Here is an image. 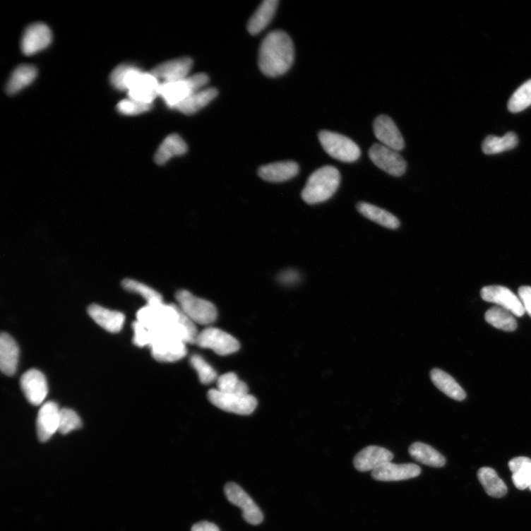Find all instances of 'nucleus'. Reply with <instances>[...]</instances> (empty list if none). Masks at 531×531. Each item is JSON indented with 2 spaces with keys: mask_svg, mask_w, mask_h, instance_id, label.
Returning a JSON list of instances; mask_svg holds the SVG:
<instances>
[{
  "mask_svg": "<svg viewBox=\"0 0 531 531\" xmlns=\"http://www.w3.org/2000/svg\"><path fill=\"white\" fill-rule=\"evenodd\" d=\"M177 306L195 324L208 326L217 318V309L210 302L199 298L187 290L176 294Z\"/></svg>",
  "mask_w": 531,
  "mask_h": 531,
  "instance_id": "4",
  "label": "nucleus"
},
{
  "mask_svg": "<svg viewBox=\"0 0 531 531\" xmlns=\"http://www.w3.org/2000/svg\"><path fill=\"white\" fill-rule=\"evenodd\" d=\"M477 477L479 483L489 496L501 498L507 494L508 489L506 484L493 469L481 468L477 472Z\"/></svg>",
  "mask_w": 531,
  "mask_h": 531,
  "instance_id": "31",
  "label": "nucleus"
},
{
  "mask_svg": "<svg viewBox=\"0 0 531 531\" xmlns=\"http://www.w3.org/2000/svg\"><path fill=\"white\" fill-rule=\"evenodd\" d=\"M299 172L298 165L292 161L270 163L258 170L261 179L270 182H282L294 177Z\"/></svg>",
  "mask_w": 531,
  "mask_h": 531,
  "instance_id": "22",
  "label": "nucleus"
},
{
  "mask_svg": "<svg viewBox=\"0 0 531 531\" xmlns=\"http://www.w3.org/2000/svg\"><path fill=\"white\" fill-rule=\"evenodd\" d=\"M519 140L513 132H508L503 137L488 136L483 143L482 149L486 155L499 154L511 150L518 144Z\"/></svg>",
  "mask_w": 531,
  "mask_h": 531,
  "instance_id": "33",
  "label": "nucleus"
},
{
  "mask_svg": "<svg viewBox=\"0 0 531 531\" xmlns=\"http://www.w3.org/2000/svg\"><path fill=\"white\" fill-rule=\"evenodd\" d=\"M531 105V79L524 83L509 100L508 105L510 112H520Z\"/></svg>",
  "mask_w": 531,
  "mask_h": 531,
  "instance_id": "36",
  "label": "nucleus"
},
{
  "mask_svg": "<svg viewBox=\"0 0 531 531\" xmlns=\"http://www.w3.org/2000/svg\"><path fill=\"white\" fill-rule=\"evenodd\" d=\"M218 93L217 89L212 88L198 90L180 103L175 109L187 115L195 114L208 105L217 97Z\"/></svg>",
  "mask_w": 531,
  "mask_h": 531,
  "instance_id": "25",
  "label": "nucleus"
},
{
  "mask_svg": "<svg viewBox=\"0 0 531 531\" xmlns=\"http://www.w3.org/2000/svg\"><path fill=\"white\" fill-rule=\"evenodd\" d=\"M193 61L189 57H181L158 64L151 73L162 83L185 79L189 76Z\"/></svg>",
  "mask_w": 531,
  "mask_h": 531,
  "instance_id": "16",
  "label": "nucleus"
},
{
  "mask_svg": "<svg viewBox=\"0 0 531 531\" xmlns=\"http://www.w3.org/2000/svg\"><path fill=\"white\" fill-rule=\"evenodd\" d=\"M393 454L386 448L369 446L364 448L354 458L357 470L362 472H373L381 465L391 462Z\"/></svg>",
  "mask_w": 531,
  "mask_h": 531,
  "instance_id": "15",
  "label": "nucleus"
},
{
  "mask_svg": "<svg viewBox=\"0 0 531 531\" xmlns=\"http://www.w3.org/2000/svg\"><path fill=\"white\" fill-rule=\"evenodd\" d=\"M410 456L417 462L435 468H441L446 464V459L434 447L422 442H414L409 447Z\"/></svg>",
  "mask_w": 531,
  "mask_h": 531,
  "instance_id": "27",
  "label": "nucleus"
},
{
  "mask_svg": "<svg viewBox=\"0 0 531 531\" xmlns=\"http://www.w3.org/2000/svg\"><path fill=\"white\" fill-rule=\"evenodd\" d=\"M209 78L205 73L189 76L185 79L162 83L159 96L169 107L175 109L193 93L205 88Z\"/></svg>",
  "mask_w": 531,
  "mask_h": 531,
  "instance_id": "3",
  "label": "nucleus"
},
{
  "mask_svg": "<svg viewBox=\"0 0 531 531\" xmlns=\"http://www.w3.org/2000/svg\"><path fill=\"white\" fill-rule=\"evenodd\" d=\"M217 390L230 394H249L248 386L234 373H227L217 378Z\"/></svg>",
  "mask_w": 531,
  "mask_h": 531,
  "instance_id": "35",
  "label": "nucleus"
},
{
  "mask_svg": "<svg viewBox=\"0 0 531 531\" xmlns=\"http://www.w3.org/2000/svg\"><path fill=\"white\" fill-rule=\"evenodd\" d=\"M191 531H220V528L213 523L209 522H201L195 524Z\"/></svg>",
  "mask_w": 531,
  "mask_h": 531,
  "instance_id": "44",
  "label": "nucleus"
},
{
  "mask_svg": "<svg viewBox=\"0 0 531 531\" xmlns=\"http://www.w3.org/2000/svg\"><path fill=\"white\" fill-rule=\"evenodd\" d=\"M160 85V82L151 72L141 71L127 91L129 98L153 105L155 98L159 96Z\"/></svg>",
  "mask_w": 531,
  "mask_h": 531,
  "instance_id": "12",
  "label": "nucleus"
},
{
  "mask_svg": "<svg viewBox=\"0 0 531 531\" xmlns=\"http://www.w3.org/2000/svg\"><path fill=\"white\" fill-rule=\"evenodd\" d=\"M188 151V145L185 141L177 134H172L166 138L159 146L155 161L162 165L167 162L174 157L185 155Z\"/></svg>",
  "mask_w": 531,
  "mask_h": 531,
  "instance_id": "23",
  "label": "nucleus"
},
{
  "mask_svg": "<svg viewBox=\"0 0 531 531\" xmlns=\"http://www.w3.org/2000/svg\"><path fill=\"white\" fill-rule=\"evenodd\" d=\"M529 489L531 491V486L530 487Z\"/></svg>",
  "mask_w": 531,
  "mask_h": 531,
  "instance_id": "45",
  "label": "nucleus"
},
{
  "mask_svg": "<svg viewBox=\"0 0 531 531\" xmlns=\"http://www.w3.org/2000/svg\"><path fill=\"white\" fill-rule=\"evenodd\" d=\"M135 68L136 66L130 64H122L116 66L109 76L111 85L115 89L124 91L126 78Z\"/></svg>",
  "mask_w": 531,
  "mask_h": 531,
  "instance_id": "39",
  "label": "nucleus"
},
{
  "mask_svg": "<svg viewBox=\"0 0 531 531\" xmlns=\"http://www.w3.org/2000/svg\"><path fill=\"white\" fill-rule=\"evenodd\" d=\"M20 386L27 400L32 405L43 403L48 393L47 379L40 371L31 369L21 377Z\"/></svg>",
  "mask_w": 531,
  "mask_h": 531,
  "instance_id": "14",
  "label": "nucleus"
},
{
  "mask_svg": "<svg viewBox=\"0 0 531 531\" xmlns=\"http://www.w3.org/2000/svg\"><path fill=\"white\" fill-rule=\"evenodd\" d=\"M340 174L334 166L326 165L315 171L307 180L302 196L309 205L324 203L338 191Z\"/></svg>",
  "mask_w": 531,
  "mask_h": 531,
  "instance_id": "2",
  "label": "nucleus"
},
{
  "mask_svg": "<svg viewBox=\"0 0 531 531\" xmlns=\"http://www.w3.org/2000/svg\"><path fill=\"white\" fill-rule=\"evenodd\" d=\"M483 300L495 304L511 311L514 316L522 317L525 313L519 296L503 286H489L481 290Z\"/></svg>",
  "mask_w": 531,
  "mask_h": 531,
  "instance_id": "11",
  "label": "nucleus"
},
{
  "mask_svg": "<svg viewBox=\"0 0 531 531\" xmlns=\"http://www.w3.org/2000/svg\"><path fill=\"white\" fill-rule=\"evenodd\" d=\"M280 279L285 284H294L300 279V275L294 270H288L282 273Z\"/></svg>",
  "mask_w": 531,
  "mask_h": 531,
  "instance_id": "43",
  "label": "nucleus"
},
{
  "mask_svg": "<svg viewBox=\"0 0 531 531\" xmlns=\"http://www.w3.org/2000/svg\"><path fill=\"white\" fill-rule=\"evenodd\" d=\"M319 140L325 152L337 160L344 162L357 161L361 151L358 145L338 133L329 131H322L319 134Z\"/></svg>",
  "mask_w": 531,
  "mask_h": 531,
  "instance_id": "5",
  "label": "nucleus"
},
{
  "mask_svg": "<svg viewBox=\"0 0 531 531\" xmlns=\"http://www.w3.org/2000/svg\"><path fill=\"white\" fill-rule=\"evenodd\" d=\"M430 377L436 387L453 400L463 401L466 398V392L450 374L441 369H434L431 371Z\"/></svg>",
  "mask_w": 531,
  "mask_h": 531,
  "instance_id": "24",
  "label": "nucleus"
},
{
  "mask_svg": "<svg viewBox=\"0 0 531 531\" xmlns=\"http://www.w3.org/2000/svg\"><path fill=\"white\" fill-rule=\"evenodd\" d=\"M518 294L525 312L531 318V287H521Z\"/></svg>",
  "mask_w": 531,
  "mask_h": 531,
  "instance_id": "42",
  "label": "nucleus"
},
{
  "mask_svg": "<svg viewBox=\"0 0 531 531\" xmlns=\"http://www.w3.org/2000/svg\"><path fill=\"white\" fill-rule=\"evenodd\" d=\"M191 364L197 372L199 380H201L202 383L208 385L218 378L217 372L202 357L193 355L191 358Z\"/></svg>",
  "mask_w": 531,
  "mask_h": 531,
  "instance_id": "37",
  "label": "nucleus"
},
{
  "mask_svg": "<svg viewBox=\"0 0 531 531\" xmlns=\"http://www.w3.org/2000/svg\"><path fill=\"white\" fill-rule=\"evenodd\" d=\"M20 348L14 339L7 333L0 336V369L7 376H13L19 362Z\"/></svg>",
  "mask_w": 531,
  "mask_h": 531,
  "instance_id": "21",
  "label": "nucleus"
},
{
  "mask_svg": "<svg viewBox=\"0 0 531 531\" xmlns=\"http://www.w3.org/2000/svg\"><path fill=\"white\" fill-rule=\"evenodd\" d=\"M81 426V420L75 411L68 408L61 410L59 431L61 434H68Z\"/></svg>",
  "mask_w": 531,
  "mask_h": 531,
  "instance_id": "38",
  "label": "nucleus"
},
{
  "mask_svg": "<svg viewBox=\"0 0 531 531\" xmlns=\"http://www.w3.org/2000/svg\"><path fill=\"white\" fill-rule=\"evenodd\" d=\"M422 470L417 464H395L392 462L381 465L371 472L372 477L378 481H401L417 477L421 475Z\"/></svg>",
  "mask_w": 531,
  "mask_h": 531,
  "instance_id": "18",
  "label": "nucleus"
},
{
  "mask_svg": "<svg viewBox=\"0 0 531 531\" xmlns=\"http://www.w3.org/2000/svg\"><path fill=\"white\" fill-rule=\"evenodd\" d=\"M155 338L151 344V353L154 359L161 362H174L187 354L186 343L163 331H154Z\"/></svg>",
  "mask_w": 531,
  "mask_h": 531,
  "instance_id": "8",
  "label": "nucleus"
},
{
  "mask_svg": "<svg viewBox=\"0 0 531 531\" xmlns=\"http://www.w3.org/2000/svg\"><path fill=\"white\" fill-rule=\"evenodd\" d=\"M369 157L378 168L392 176L400 177L406 172L405 159L397 151L383 144L373 145Z\"/></svg>",
  "mask_w": 531,
  "mask_h": 531,
  "instance_id": "9",
  "label": "nucleus"
},
{
  "mask_svg": "<svg viewBox=\"0 0 531 531\" xmlns=\"http://www.w3.org/2000/svg\"><path fill=\"white\" fill-rule=\"evenodd\" d=\"M225 493L227 500L232 504L242 510L243 517L247 523L251 525H258L263 521L261 511L252 498L239 486L234 483H229L225 487Z\"/></svg>",
  "mask_w": 531,
  "mask_h": 531,
  "instance_id": "10",
  "label": "nucleus"
},
{
  "mask_svg": "<svg viewBox=\"0 0 531 531\" xmlns=\"http://www.w3.org/2000/svg\"><path fill=\"white\" fill-rule=\"evenodd\" d=\"M278 0H265L252 16L247 29L251 35H256L268 27L278 8Z\"/></svg>",
  "mask_w": 531,
  "mask_h": 531,
  "instance_id": "26",
  "label": "nucleus"
},
{
  "mask_svg": "<svg viewBox=\"0 0 531 531\" xmlns=\"http://www.w3.org/2000/svg\"><path fill=\"white\" fill-rule=\"evenodd\" d=\"M52 32L43 23H35L28 26L21 41V49L25 55L35 54L52 43Z\"/></svg>",
  "mask_w": 531,
  "mask_h": 531,
  "instance_id": "13",
  "label": "nucleus"
},
{
  "mask_svg": "<svg viewBox=\"0 0 531 531\" xmlns=\"http://www.w3.org/2000/svg\"><path fill=\"white\" fill-rule=\"evenodd\" d=\"M294 59L292 39L282 30L273 31L263 40L258 54L261 71L269 77H278L287 73Z\"/></svg>",
  "mask_w": 531,
  "mask_h": 531,
  "instance_id": "1",
  "label": "nucleus"
},
{
  "mask_svg": "<svg viewBox=\"0 0 531 531\" xmlns=\"http://www.w3.org/2000/svg\"><path fill=\"white\" fill-rule=\"evenodd\" d=\"M37 70L35 66L23 64L12 73L6 85L8 95H14L28 86L35 80Z\"/></svg>",
  "mask_w": 531,
  "mask_h": 531,
  "instance_id": "29",
  "label": "nucleus"
},
{
  "mask_svg": "<svg viewBox=\"0 0 531 531\" xmlns=\"http://www.w3.org/2000/svg\"><path fill=\"white\" fill-rule=\"evenodd\" d=\"M132 328L134 330L133 343L141 347L151 345L155 338L154 331L149 330L138 321L133 323Z\"/></svg>",
  "mask_w": 531,
  "mask_h": 531,
  "instance_id": "40",
  "label": "nucleus"
},
{
  "mask_svg": "<svg viewBox=\"0 0 531 531\" xmlns=\"http://www.w3.org/2000/svg\"><path fill=\"white\" fill-rule=\"evenodd\" d=\"M485 319L492 326L505 331L515 330L518 323L514 315L501 306H494L485 314Z\"/></svg>",
  "mask_w": 531,
  "mask_h": 531,
  "instance_id": "32",
  "label": "nucleus"
},
{
  "mask_svg": "<svg viewBox=\"0 0 531 531\" xmlns=\"http://www.w3.org/2000/svg\"><path fill=\"white\" fill-rule=\"evenodd\" d=\"M121 285L125 290L141 295L147 302V305L163 302L162 297L158 292L141 282L126 278L122 281Z\"/></svg>",
  "mask_w": 531,
  "mask_h": 531,
  "instance_id": "34",
  "label": "nucleus"
},
{
  "mask_svg": "<svg viewBox=\"0 0 531 531\" xmlns=\"http://www.w3.org/2000/svg\"><path fill=\"white\" fill-rule=\"evenodd\" d=\"M60 411L54 402H47L40 408L37 420V430L41 442L47 441L59 431Z\"/></svg>",
  "mask_w": 531,
  "mask_h": 531,
  "instance_id": "19",
  "label": "nucleus"
},
{
  "mask_svg": "<svg viewBox=\"0 0 531 531\" xmlns=\"http://www.w3.org/2000/svg\"><path fill=\"white\" fill-rule=\"evenodd\" d=\"M508 467L512 472L514 486L520 490L529 489L531 486V459L527 457H518L511 459Z\"/></svg>",
  "mask_w": 531,
  "mask_h": 531,
  "instance_id": "30",
  "label": "nucleus"
},
{
  "mask_svg": "<svg viewBox=\"0 0 531 531\" xmlns=\"http://www.w3.org/2000/svg\"><path fill=\"white\" fill-rule=\"evenodd\" d=\"M153 105L141 103L130 98L123 100L117 106L118 111L124 115H137L150 110Z\"/></svg>",
  "mask_w": 531,
  "mask_h": 531,
  "instance_id": "41",
  "label": "nucleus"
},
{
  "mask_svg": "<svg viewBox=\"0 0 531 531\" xmlns=\"http://www.w3.org/2000/svg\"><path fill=\"white\" fill-rule=\"evenodd\" d=\"M88 314L97 325L111 333H119L125 322L123 313L109 310L97 304H92L89 306Z\"/></svg>",
  "mask_w": 531,
  "mask_h": 531,
  "instance_id": "20",
  "label": "nucleus"
},
{
  "mask_svg": "<svg viewBox=\"0 0 531 531\" xmlns=\"http://www.w3.org/2000/svg\"><path fill=\"white\" fill-rule=\"evenodd\" d=\"M208 400L215 407L232 413L248 416L257 407L256 398L251 394H230L213 389L208 393Z\"/></svg>",
  "mask_w": 531,
  "mask_h": 531,
  "instance_id": "6",
  "label": "nucleus"
},
{
  "mask_svg": "<svg viewBox=\"0 0 531 531\" xmlns=\"http://www.w3.org/2000/svg\"><path fill=\"white\" fill-rule=\"evenodd\" d=\"M374 131L381 144L397 152L402 151L405 148V141L401 132L388 116L380 115L376 119Z\"/></svg>",
  "mask_w": 531,
  "mask_h": 531,
  "instance_id": "17",
  "label": "nucleus"
},
{
  "mask_svg": "<svg viewBox=\"0 0 531 531\" xmlns=\"http://www.w3.org/2000/svg\"><path fill=\"white\" fill-rule=\"evenodd\" d=\"M196 344L203 348H209L220 356L234 354L240 348L239 342L236 338L227 332L213 327L198 332Z\"/></svg>",
  "mask_w": 531,
  "mask_h": 531,
  "instance_id": "7",
  "label": "nucleus"
},
{
  "mask_svg": "<svg viewBox=\"0 0 531 531\" xmlns=\"http://www.w3.org/2000/svg\"><path fill=\"white\" fill-rule=\"evenodd\" d=\"M357 208L363 217L381 226L393 229L400 226V220L384 209L366 203H359Z\"/></svg>",
  "mask_w": 531,
  "mask_h": 531,
  "instance_id": "28",
  "label": "nucleus"
}]
</instances>
